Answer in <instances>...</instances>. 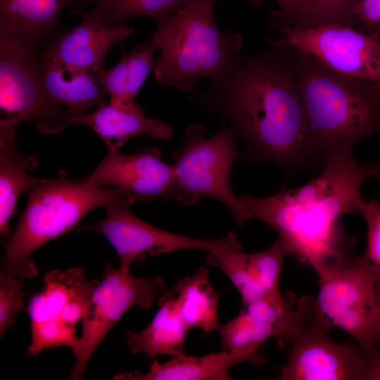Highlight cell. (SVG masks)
I'll return each instance as SVG.
<instances>
[{"instance_id": "obj_1", "label": "cell", "mask_w": 380, "mask_h": 380, "mask_svg": "<svg viewBox=\"0 0 380 380\" xmlns=\"http://www.w3.org/2000/svg\"><path fill=\"white\" fill-rule=\"evenodd\" d=\"M270 44L269 49L241 53L190 100L210 117L229 118V127L244 144L240 156L273 162L290 174L320 158L282 47Z\"/></svg>"}, {"instance_id": "obj_2", "label": "cell", "mask_w": 380, "mask_h": 380, "mask_svg": "<svg viewBox=\"0 0 380 380\" xmlns=\"http://www.w3.org/2000/svg\"><path fill=\"white\" fill-rule=\"evenodd\" d=\"M316 178L294 189L260 198L239 197L243 224L260 220L279 234L288 255L314 270L356 258L355 239L348 236L339 218L357 213L360 189L367 178H380V163L359 162L353 151L327 157Z\"/></svg>"}, {"instance_id": "obj_3", "label": "cell", "mask_w": 380, "mask_h": 380, "mask_svg": "<svg viewBox=\"0 0 380 380\" xmlns=\"http://www.w3.org/2000/svg\"><path fill=\"white\" fill-rule=\"evenodd\" d=\"M303 104L319 158L353 151L380 134V86L334 70L311 54L279 40Z\"/></svg>"}, {"instance_id": "obj_4", "label": "cell", "mask_w": 380, "mask_h": 380, "mask_svg": "<svg viewBox=\"0 0 380 380\" xmlns=\"http://www.w3.org/2000/svg\"><path fill=\"white\" fill-rule=\"evenodd\" d=\"M217 0H194L156 23L151 41L160 55L154 80L189 91L200 78L215 77L241 53L240 34L222 32L214 18Z\"/></svg>"}, {"instance_id": "obj_5", "label": "cell", "mask_w": 380, "mask_h": 380, "mask_svg": "<svg viewBox=\"0 0 380 380\" xmlns=\"http://www.w3.org/2000/svg\"><path fill=\"white\" fill-rule=\"evenodd\" d=\"M128 192L58 177L28 191V201L13 234L5 243L1 274L35 277L32 253L50 240L72 232L98 206ZM129 194V193H128Z\"/></svg>"}, {"instance_id": "obj_6", "label": "cell", "mask_w": 380, "mask_h": 380, "mask_svg": "<svg viewBox=\"0 0 380 380\" xmlns=\"http://www.w3.org/2000/svg\"><path fill=\"white\" fill-rule=\"evenodd\" d=\"M236 136L222 125L212 137L205 138L201 125H189L181 148L172 153V197L185 205L196 203L203 197L217 200L230 211L239 226L243 225L239 197L231 186L230 174L240 156Z\"/></svg>"}, {"instance_id": "obj_7", "label": "cell", "mask_w": 380, "mask_h": 380, "mask_svg": "<svg viewBox=\"0 0 380 380\" xmlns=\"http://www.w3.org/2000/svg\"><path fill=\"white\" fill-rule=\"evenodd\" d=\"M297 319L285 345L291 346L280 380H362L365 353L357 345L338 343L329 336L333 326L317 298L296 301Z\"/></svg>"}, {"instance_id": "obj_8", "label": "cell", "mask_w": 380, "mask_h": 380, "mask_svg": "<svg viewBox=\"0 0 380 380\" xmlns=\"http://www.w3.org/2000/svg\"><path fill=\"white\" fill-rule=\"evenodd\" d=\"M317 303L332 323L367 351L380 342V305L374 279L376 267L364 257L344 264L320 267Z\"/></svg>"}, {"instance_id": "obj_9", "label": "cell", "mask_w": 380, "mask_h": 380, "mask_svg": "<svg viewBox=\"0 0 380 380\" xmlns=\"http://www.w3.org/2000/svg\"><path fill=\"white\" fill-rule=\"evenodd\" d=\"M0 122L13 127L35 122L44 134H56L70 116L49 95L37 52L0 37Z\"/></svg>"}, {"instance_id": "obj_10", "label": "cell", "mask_w": 380, "mask_h": 380, "mask_svg": "<svg viewBox=\"0 0 380 380\" xmlns=\"http://www.w3.org/2000/svg\"><path fill=\"white\" fill-rule=\"evenodd\" d=\"M137 199L125 194L103 205L106 215L100 222L87 226L79 224L72 232L91 231L103 234L120 258V267L129 269L134 261L170 253L182 249L221 253L242 250L236 234L213 240H204L176 234L158 229L137 217L129 205Z\"/></svg>"}, {"instance_id": "obj_11", "label": "cell", "mask_w": 380, "mask_h": 380, "mask_svg": "<svg viewBox=\"0 0 380 380\" xmlns=\"http://www.w3.org/2000/svg\"><path fill=\"white\" fill-rule=\"evenodd\" d=\"M44 288L30 300L31 343L27 353L35 355L57 346L77 349L79 338L76 325L86 314L98 280L89 281L82 269L49 272L44 279Z\"/></svg>"}, {"instance_id": "obj_12", "label": "cell", "mask_w": 380, "mask_h": 380, "mask_svg": "<svg viewBox=\"0 0 380 380\" xmlns=\"http://www.w3.org/2000/svg\"><path fill=\"white\" fill-rule=\"evenodd\" d=\"M165 287L161 277H138L129 269L115 270L107 264L101 281L93 291L89 308L82 319V334L73 353L75 365L70 379L79 380L94 352L113 325L132 306L148 309Z\"/></svg>"}, {"instance_id": "obj_13", "label": "cell", "mask_w": 380, "mask_h": 380, "mask_svg": "<svg viewBox=\"0 0 380 380\" xmlns=\"http://www.w3.org/2000/svg\"><path fill=\"white\" fill-rule=\"evenodd\" d=\"M281 39L334 70L380 86V38L346 25H280Z\"/></svg>"}, {"instance_id": "obj_14", "label": "cell", "mask_w": 380, "mask_h": 380, "mask_svg": "<svg viewBox=\"0 0 380 380\" xmlns=\"http://www.w3.org/2000/svg\"><path fill=\"white\" fill-rule=\"evenodd\" d=\"M83 182L120 188L137 201H167L172 197L173 167L160 159L159 149L139 148L133 155L108 151L99 166Z\"/></svg>"}, {"instance_id": "obj_15", "label": "cell", "mask_w": 380, "mask_h": 380, "mask_svg": "<svg viewBox=\"0 0 380 380\" xmlns=\"http://www.w3.org/2000/svg\"><path fill=\"white\" fill-rule=\"evenodd\" d=\"M65 8L77 15V0H0V37L40 52L65 31Z\"/></svg>"}, {"instance_id": "obj_16", "label": "cell", "mask_w": 380, "mask_h": 380, "mask_svg": "<svg viewBox=\"0 0 380 380\" xmlns=\"http://www.w3.org/2000/svg\"><path fill=\"white\" fill-rule=\"evenodd\" d=\"M80 16L78 24L65 30L39 55L94 73L104 68L110 49L132 36L134 30L125 24L108 26L89 11Z\"/></svg>"}, {"instance_id": "obj_17", "label": "cell", "mask_w": 380, "mask_h": 380, "mask_svg": "<svg viewBox=\"0 0 380 380\" xmlns=\"http://www.w3.org/2000/svg\"><path fill=\"white\" fill-rule=\"evenodd\" d=\"M70 121L91 128L111 151H119L127 141L139 135L166 140L174 132L173 127L160 118L147 117L135 101L115 104L107 100L93 112L71 118Z\"/></svg>"}, {"instance_id": "obj_18", "label": "cell", "mask_w": 380, "mask_h": 380, "mask_svg": "<svg viewBox=\"0 0 380 380\" xmlns=\"http://www.w3.org/2000/svg\"><path fill=\"white\" fill-rule=\"evenodd\" d=\"M159 310L150 324L141 331H128L125 342L132 353H144L155 358L160 355L182 356L184 343L191 329L182 317L177 295L167 290L158 300Z\"/></svg>"}, {"instance_id": "obj_19", "label": "cell", "mask_w": 380, "mask_h": 380, "mask_svg": "<svg viewBox=\"0 0 380 380\" xmlns=\"http://www.w3.org/2000/svg\"><path fill=\"white\" fill-rule=\"evenodd\" d=\"M258 366L250 355L236 350H222L202 357L184 354L159 363L156 359L146 373L140 372L117 374L116 380H229V369L242 362Z\"/></svg>"}, {"instance_id": "obj_20", "label": "cell", "mask_w": 380, "mask_h": 380, "mask_svg": "<svg viewBox=\"0 0 380 380\" xmlns=\"http://www.w3.org/2000/svg\"><path fill=\"white\" fill-rule=\"evenodd\" d=\"M42 73L51 97L71 118L83 115L107 101L93 73L39 56Z\"/></svg>"}, {"instance_id": "obj_21", "label": "cell", "mask_w": 380, "mask_h": 380, "mask_svg": "<svg viewBox=\"0 0 380 380\" xmlns=\"http://www.w3.org/2000/svg\"><path fill=\"white\" fill-rule=\"evenodd\" d=\"M38 167L34 156L20 153L15 146V127L0 122V232L11 234L10 220L20 195L37 186L43 179L29 171Z\"/></svg>"}, {"instance_id": "obj_22", "label": "cell", "mask_w": 380, "mask_h": 380, "mask_svg": "<svg viewBox=\"0 0 380 380\" xmlns=\"http://www.w3.org/2000/svg\"><path fill=\"white\" fill-rule=\"evenodd\" d=\"M209 271L199 267L191 276L179 280L173 287L177 295L181 314L192 328L204 333L217 330L218 321L219 295L211 286Z\"/></svg>"}, {"instance_id": "obj_23", "label": "cell", "mask_w": 380, "mask_h": 380, "mask_svg": "<svg viewBox=\"0 0 380 380\" xmlns=\"http://www.w3.org/2000/svg\"><path fill=\"white\" fill-rule=\"evenodd\" d=\"M219 331L224 350H236L251 356L258 366L266 363L259 349L270 338L281 340V334L275 326L251 316L243 308L232 320L220 324Z\"/></svg>"}, {"instance_id": "obj_24", "label": "cell", "mask_w": 380, "mask_h": 380, "mask_svg": "<svg viewBox=\"0 0 380 380\" xmlns=\"http://www.w3.org/2000/svg\"><path fill=\"white\" fill-rule=\"evenodd\" d=\"M194 0H92L89 11L105 25L119 27L133 16H145L158 23Z\"/></svg>"}, {"instance_id": "obj_25", "label": "cell", "mask_w": 380, "mask_h": 380, "mask_svg": "<svg viewBox=\"0 0 380 380\" xmlns=\"http://www.w3.org/2000/svg\"><path fill=\"white\" fill-rule=\"evenodd\" d=\"M241 251L208 252L205 260L208 265L220 268L227 276L240 293L243 305H246L266 298V295L252 274L246 253Z\"/></svg>"}, {"instance_id": "obj_26", "label": "cell", "mask_w": 380, "mask_h": 380, "mask_svg": "<svg viewBox=\"0 0 380 380\" xmlns=\"http://www.w3.org/2000/svg\"><path fill=\"white\" fill-rule=\"evenodd\" d=\"M286 255V249L279 238L265 251L246 253L252 274L267 298L277 301L284 299L279 289V278Z\"/></svg>"}, {"instance_id": "obj_27", "label": "cell", "mask_w": 380, "mask_h": 380, "mask_svg": "<svg viewBox=\"0 0 380 380\" xmlns=\"http://www.w3.org/2000/svg\"><path fill=\"white\" fill-rule=\"evenodd\" d=\"M157 48L151 40L137 44L130 52L122 46L126 61V75L128 82V98L135 101V97L148 75L156 65L154 54Z\"/></svg>"}, {"instance_id": "obj_28", "label": "cell", "mask_w": 380, "mask_h": 380, "mask_svg": "<svg viewBox=\"0 0 380 380\" xmlns=\"http://www.w3.org/2000/svg\"><path fill=\"white\" fill-rule=\"evenodd\" d=\"M355 0H311L305 13L290 25L315 27L323 25H348L350 9Z\"/></svg>"}, {"instance_id": "obj_29", "label": "cell", "mask_w": 380, "mask_h": 380, "mask_svg": "<svg viewBox=\"0 0 380 380\" xmlns=\"http://www.w3.org/2000/svg\"><path fill=\"white\" fill-rule=\"evenodd\" d=\"M23 278L0 274V336L14 324L18 312L24 309Z\"/></svg>"}, {"instance_id": "obj_30", "label": "cell", "mask_w": 380, "mask_h": 380, "mask_svg": "<svg viewBox=\"0 0 380 380\" xmlns=\"http://www.w3.org/2000/svg\"><path fill=\"white\" fill-rule=\"evenodd\" d=\"M357 211L364 218L367 227V243L363 257L380 269V203L376 199H361Z\"/></svg>"}, {"instance_id": "obj_31", "label": "cell", "mask_w": 380, "mask_h": 380, "mask_svg": "<svg viewBox=\"0 0 380 380\" xmlns=\"http://www.w3.org/2000/svg\"><path fill=\"white\" fill-rule=\"evenodd\" d=\"M93 75L111 103L120 104L131 101L128 98L126 61L122 53L119 61L113 67L109 69L103 68L94 72Z\"/></svg>"}, {"instance_id": "obj_32", "label": "cell", "mask_w": 380, "mask_h": 380, "mask_svg": "<svg viewBox=\"0 0 380 380\" xmlns=\"http://www.w3.org/2000/svg\"><path fill=\"white\" fill-rule=\"evenodd\" d=\"M348 26L380 38V0H355Z\"/></svg>"}, {"instance_id": "obj_33", "label": "cell", "mask_w": 380, "mask_h": 380, "mask_svg": "<svg viewBox=\"0 0 380 380\" xmlns=\"http://www.w3.org/2000/svg\"><path fill=\"white\" fill-rule=\"evenodd\" d=\"M280 11L272 12L273 27L290 25L308 11L311 0H275Z\"/></svg>"}, {"instance_id": "obj_34", "label": "cell", "mask_w": 380, "mask_h": 380, "mask_svg": "<svg viewBox=\"0 0 380 380\" xmlns=\"http://www.w3.org/2000/svg\"><path fill=\"white\" fill-rule=\"evenodd\" d=\"M364 353L365 362L362 380H380V342L372 350Z\"/></svg>"}, {"instance_id": "obj_35", "label": "cell", "mask_w": 380, "mask_h": 380, "mask_svg": "<svg viewBox=\"0 0 380 380\" xmlns=\"http://www.w3.org/2000/svg\"><path fill=\"white\" fill-rule=\"evenodd\" d=\"M374 289L377 301L380 305V269L376 268Z\"/></svg>"}, {"instance_id": "obj_36", "label": "cell", "mask_w": 380, "mask_h": 380, "mask_svg": "<svg viewBox=\"0 0 380 380\" xmlns=\"http://www.w3.org/2000/svg\"><path fill=\"white\" fill-rule=\"evenodd\" d=\"M89 1H92V0H77V6L80 12L83 13L85 11V6L89 4Z\"/></svg>"}, {"instance_id": "obj_37", "label": "cell", "mask_w": 380, "mask_h": 380, "mask_svg": "<svg viewBox=\"0 0 380 380\" xmlns=\"http://www.w3.org/2000/svg\"><path fill=\"white\" fill-rule=\"evenodd\" d=\"M250 1L256 7L259 6L262 3V0H250Z\"/></svg>"}]
</instances>
